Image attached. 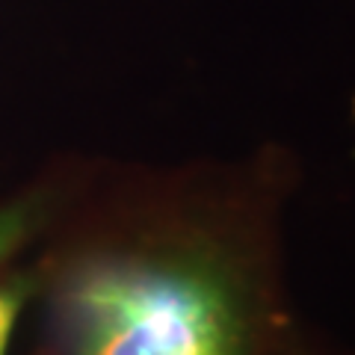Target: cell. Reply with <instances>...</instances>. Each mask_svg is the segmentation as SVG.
I'll use <instances>...</instances> for the list:
<instances>
[{
  "mask_svg": "<svg viewBox=\"0 0 355 355\" xmlns=\"http://www.w3.org/2000/svg\"><path fill=\"white\" fill-rule=\"evenodd\" d=\"M74 355H246L249 311L205 258L116 261L69 293Z\"/></svg>",
  "mask_w": 355,
  "mask_h": 355,
  "instance_id": "6da1fadb",
  "label": "cell"
},
{
  "mask_svg": "<svg viewBox=\"0 0 355 355\" xmlns=\"http://www.w3.org/2000/svg\"><path fill=\"white\" fill-rule=\"evenodd\" d=\"M30 225H33V207L27 202L0 207V261L27 237Z\"/></svg>",
  "mask_w": 355,
  "mask_h": 355,
  "instance_id": "7a4b0ae2",
  "label": "cell"
},
{
  "mask_svg": "<svg viewBox=\"0 0 355 355\" xmlns=\"http://www.w3.org/2000/svg\"><path fill=\"white\" fill-rule=\"evenodd\" d=\"M24 302V291L21 287H0V349H6L9 331L15 326V317Z\"/></svg>",
  "mask_w": 355,
  "mask_h": 355,
  "instance_id": "3957f363",
  "label": "cell"
},
{
  "mask_svg": "<svg viewBox=\"0 0 355 355\" xmlns=\"http://www.w3.org/2000/svg\"><path fill=\"white\" fill-rule=\"evenodd\" d=\"M3 352H6V349H0V355H3Z\"/></svg>",
  "mask_w": 355,
  "mask_h": 355,
  "instance_id": "277c9868",
  "label": "cell"
}]
</instances>
